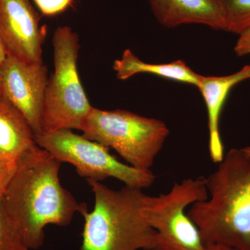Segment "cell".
<instances>
[{
    "label": "cell",
    "instance_id": "6da1fadb",
    "mask_svg": "<svg viewBox=\"0 0 250 250\" xmlns=\"http://www.w3.org/2000/svg\"><path fill=\"white\" fill-rule=\"evenodd\" d=\"M61 162L36 146L18 161L3 194L8 213L29 250L45 241V227L71 223L82 204L61 184Z\"/></svg>",
    "mask_w": 250,
    "mask_h": 250
},
{
    "label": "cell",
    "instance_id": "7a4b0ae2",
    "mask_svg": "<svg viewBox=\"0 0 250 250\" xmlns=\"http://www.w3.org/2000/svg\"><path fill=\"white\" fill-rule=\"evenodd\" d=\"M205 178L210 197L187 212L206 246L250 250V153L230 149Z\"/></svg>",
    "mask_w": 250,
    "mask_h": 250
},
{
    "label": "cell",
    "instance_id": "3957f363",
    "mask_svg": "<svg viewBox=\"0 0 250 250\" xmlns=\"http://www.w3.org/2000/svg\"><path fill=\"white\" fill-rule=\"evenodd\" d=\"M87 182L95 206L88 212L82 204L84 225L80 250H156L158 233L141 213L147 196L143 189L125 186L113 190L101 182Z\"/></svg>",
    "mask_w": 250,
    "mask_h": 250
},
{
    "label": "cell",
    "instance_id": "277c9868",
    "mask_svg": "<svg viewBox=\"0 0 250 250\" xmlns=\"http://www.w3.org/2000/svg\"><path fill=\"white\" fill-rule=\"evenodd\" d=\"M52 41L54 70L46 88L41 133L59 129L82 131L93 106L79 75V36L72 28L62 26L54 31Z\"/></svg>",
    "mask_w": 250,
    "mask_h": 250
},
{
    "label": "cell",
    "instance_id": "5b68a950",
    "mask_svg": "<svg viewBox=\"0 0 250 250\" xmlns=\"http://www.w3.org/2000/svg\"><path fill=\"white\" fill-rule=\"evenodd\" d=\"M85 138L116 150L129 166L150 171L169 131L164 122L125 110L92 108L82 126Z\"/></svg>",
    "mask_w": 250,
    "mask_h": 250
},
{
    "label": "cell",
    "instance_id": "8992f818",
    "mask_svg": "<svg viewBox=\"0 0 250 250\" xmlns=\"http://www.w3.org/2000/svg\"><path fill=\"white\" fill-rule=\"evenodd\" d=\"M208 197L202 177L175 183L167 193L146 196L141 213L158 233L156 250H207L198 228L186 210Z\"/></svg>",
    "mask_w": 250,
    "mask_h": 250
},
{
    "label": "cell",
    "instance_id": "52a82bcc",
    "mask_svg": "<svg viewBox=\"0 0 250 250\" xmlns=\"http://www.w3.org/2000/svg\"><path fill=\"white\" fill-rule=\"evenodd\" d=\"M35 141L61 163L72 164L77 174L87 179L101 182L112 177L140 189L150 187L155 180L152 171L123 164L110 154L109 148L70 129L40 133L35 135Z\"/></svg>",
    "mask_w": 250,
    "mask_h": 250
},
{
    "label": "cell",
    "instance_id": "ba28073f",
    "mask_svg": "<svg viewBox=\"0 0 250 250\" xmlns=\"http://www.w3.org/2000/svg\"><path fill=\"white\" fill-rule=\"evenodd\" d=\"M2 97L25 118L34 134H40L48 77L42 63H27L8 56L1 67Z\"/></svg>",
    "mask_w": 250,
    "mask_h": 250
},
{
    "label": "cell",
    "instance_id": "9c48e42d",
    "mask_svg": "<svg viewBox=\"0 0 250 250\" xmlns=\"http://www.w3.org/2000/svg\"><path fill=\"white\" fill-rule=\"evenodd\" d=\"M30 0H0V39L8 56L27 62H43L47 28Z\"/></svg>",
    "mask_w": 250,
    "mask_h": 250
},
{
    "label": "cell",
    "instance_id": "30bf717a",
    "mask_svg": "<svg viewBox=\"0 0 250 250\" xmlns=\"http://www.w3.org/2000/svg\"><path fill=\"white\" fill-rule=\"evenodd\" d=\"M158 22L166 27L202 24L215 30L226 29L221 0H148Z\"/></svg>",
    "mask_w": 250,
    "mask_h": 250
},
{
    "label": "cell",
    "instance_id": "8fae6325",
    "mask_svg": "<svg viewBox=\"0 0 250 250\" xmlns=\"http://www.w3.org/2000/svg\"><path fill=\"white\" fill-rule=\"evenodd\" d=\"M248 79H250V64L243 67L239 71L226 76H202L197 86L208 111V149L213 162L218 164L225 156V148L219 126L224 104L230 90L238 83Z\"/></svg>",
    "mask_w": 250,
    "mask_h": 250
},
{
    "label": "cell",
    "instance_id": "7c38bea8",
    "mask_svg": "<svg viewBox=\"0 0 250 250\" xmlns=\"http://www.w3.org/2000/svg\"><path fill=\"white\" fill-rule=\"evenodd\" d=\"M37 146L35 134L22 113L0 98V162L16 167L26 153Z\"/></svg>",
    "mask_w": 250,
    "mask_h": 250
},
{
    "label": "cell",
    "instance_id": "4fadbf2b",
    "mask_svg": "<svg viewBox=\"0 0 250 250\" xmlns=\"http://www.w3.org/2000/svg\"><path fill=\"white\" fill-rule=\"evenodd\" d=\"M113 68L117 78L121 80H127L136 74L148 73L197 87L202 77L182 61L164 64L147 63L140 60L129 49L123 52L121 59L115 61Z\"/></svg>",
    "mask_w": 250,
    "mask_h": 250
},
{
    "label": "cell",
    "instance_id": "5bb4252c",
    "mask_svg": "<svg viewBox=\"0 0 250 250\" xmlns=\"http://www.w3.org/2000/svg\"><path fill=\"white\" fill-rule=\"evenodd\" d=\"M225 12V31L240 34L250 28V0H221Z\"/></svg>",
    "mask_w": 250,
    "mask_h": 250
},
{
    "label": "cell",
    "instance_id": "9a60e30c",
    "mask_svg": "<svg viewBox=\"0 0 250 250\" xmlns=\"http://www.w3.org/2000/svg\"><path fill=\"white\" fill-rule=\"evenodd\" d=\"M3 196V195H2ZM0 250H29L0 197Z\"/></svg>",
    "mask_w": 250,
    "mask_h": 250
},
{
    "label": "cell",
    "instance_id": "2e32d148",
    "mask_svg": "<svg viewBox=\"0 0 250 250\" xmlns=\"http://www.w3.org/2000/svg\"><path fill=\"white\" fill-rule=\"evenodd\" d=\"M43 16H55L72 7L75 0H33Z\"/></svg>",
    "mask_w": 250,
    "mask_h": 250
},
{
    "label": "cell",
    "instance_id": "e0dca14e",
    "mask_svg": "<svg viewBox=\"0 0 250 250\" xmlns=\"http://www.w3.org/2000/svg\"><path fill=\"white\" fill-rule=\"evenodd\" d=\"M239 35L234 47L235 53L239 57L248 55L250 54V28L243 31Z\"/></svg>",
    "mask_w": 250,
    "mask_h": 250
},
{
    "label": "cell",
    "instance_id": "ac0fdd59",
    "mask_svg": "<svg viewBox=\"0 0 250 250\" xmlns=\"http://www.w3.org/2000/svg\"><path fill=\"white\" fill-rule=\"evenodd\" d=\"M16 167L5 165L0 162V197H2L10 179L14 174Z\"/></svg>",
    "mask_w": 250,
    "mask_h": 250
},
{
    "label": "cell",
    "instance_id": "d6986e66",
    "mask_svg": "<svg viewBox=\"0 0 250 250\" xmlns=\"http://www.w3.org/2000/svg\"><path fill=\"white\" fill-rule=\"evenodd\" d=\"M8 57V53L6 52V49L5 48L4 43L0 39V98L2 97V93H1V67L4 65L5 61Z\"/></svg>",
    "mask_w": 250,
    "mask_h": 250
},
{
    "label": "cell",
    "instance_id": "ffe728a7",
    "mask_svg": "<svg viewBox=\"0 0 250 250\" xmlns=\"http://www.w3.org/2000/svg\"><path fill=\"white\" fill-rule=\"evenodd\" d=\"M207 250H237L228 246H220V245H212L207 246Z\"/></svg>",
    "mask_w": 250,
    "mask_h": 250
},
{
    "label": "cell",
    "instance_id": "44dd1931",
    "mask_svg": "<svg viewBox=\"0 0 250 250\" xmlns=\"http://www.w3.org/2000/svg\"><path fill=\"white\" fill-rule=\"evenodd\" d=\"M247 152L250 153V146H248V147H245Z\"/></svg>",
    "mask_w": 250,
    "mask_h": 250
}]
</instances>
